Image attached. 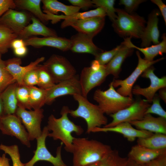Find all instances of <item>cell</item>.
<instances>
[{"label": "cell", "mask_w": 166, "mask_h": 166, "mask_svg": "<svg viewBox=\"0 0 166 166\" xmlns=\"http://www.w3.org/2000/svg\"><path fill=\"white\" fill-rule=\"evenodd\" d=\"M113 149L95 140L75 138L73 141V166H85L98 162Z\"/></svg>", "instance_id": "obj_1"}, {"label": "cell", "mask_w": 166, "mask_h": 166, "mask_svg": "<svg viewBox=\"0 0 166 166\" xmlns=\"http://www.w3.org/2000/svg\"><path fill=\"white\" fill-rule=\"evenodd\" d=\"M69 109L67 106H64L61 111V117L56 118L53 115L48 117L47 125L46 126L49 133L48 136L54 140H60L65 145V149L68 152L71 153L73 148V141L74 137L72 133L74 132L80 136L84 132L82 127L75 124L71 121L68 117Z\"/></svg>", "instance_id": "obj_2"}, {"label": "cell", "mask_w": 166, "mask_h": 166, "mask_svg": "<svg viewBox=\"0 0 166 166\" xmlns=\"http://www.w3.org/2000/svg\"><path fill=\"white\" fill-rule=\"evenodd\" d=\"M73 97L78 102V106L75 110L69 109V114L74 118L81 117L85 120L87 124V133H91L93 128L108 124L107 118L98 105L92 103L81 94Z\"/></svg>", "instance_id": "obj_3"}, {"label": "cell", "mask_w": 166, "mask_h": 166, "mask_svg": "<svg viewBox=\"0 0 166 166\" xmlns=\"http://www.w3.org/2000/svg\"><path fill=\"white\" fill-rule=\"evenodd\" d=\"M116 12L117 16L112 25L116 32L122 37L140 38L145 27L144 18L119 8H116Z\"/></svg>", "instance_id": "obj_4"}, {"label": "cell", "mask_w": 166, "mask_h": 166, "mask_svg": "<svg viewBox=\"0 0 166 166\" xmlns=\"http://www.w3.org/2000/svg\"><path fill=\"white\" fill-rule=\"evenodd\" d=\"M105 91L97 89L94 92L93 98L104 114L110 115L125 109L134 101L133 98L124 96L116 91L111 82Z\"/></svg>", "instance_id": "obj_5"}, {"label": "cell", "mask_w": 166, "mask_h": 166, "mask_svg": "<svg viewBox=\"0 0 166 166\" xmlns=\"http://www.w3.org/2000/svg\"><path fill=\"white\" fill-rule=\"evenodd\" d=\"M138 58V63L136 67L131 74L124 80L114 79L111 82L113 87L118 89L117 91L121 95L132 98V89L136 81L143 73L148 68L154 64L163 60L164 57H161L152 61H148L141 58L139 52H136Z\"/></svg>", "instance_id": "obj_6"}, {"label": "cell", "mask_w": 166, "mask_h": 166, "mask_svg": "<svg viewBox=\"0 0 166 166\" xmlns=\"http://www.w3.org/2000/svg\"><path fill=\"white\" fill-rule=\"evenodd\" d=\"M150 105L146 100L134 101L128 107L110 115L112 121L103 127H112L123 122L141 120Z\"/></svg>", "instance_id": "obj_7"}, {"label": "cell", "mask_w": 166, "mask_h": 166, "mask_svg": "<svg viewBox=\"0 0 166 166\" xmlns=\"http://www.w3.org/2000/svg\"><path fill=\"white\" fill-rule=\"evenodd\" d=\"M43 65L56 84L76 75V71L74 67L66 58L61 55L53 54Z\"/></svg>", "instance_id": "obj_8"}, {"label": "cell", "mask_w": 166, "mask_h": 166, "mask_svg": "<svg viewBox=\"0 0 166 166\" xmlns=\"http://www.w3.org/2000/svg\"><path fill=\"white\" fill-rule=\"evenodd\" d=\"M49 133L46 126L45 127L41 136L36 140L37 148L34 151V155L31 159L27 163L24 164V166H34V164L40 160L48 161L54 166H67L62 160L61 150L63 144L57 147L56 156H53L48 150L45 145V140Z\"/></svg>", "instance_id": "obj_9"}, {"label": "cell", "mask_w": 166, "mask_h": 166, "mask_svg": "<svg viewBox=\"0 0 166 166\" xmlns=\"http://www.w3.org/2000/svg\"><path fill=\"white\" fill-rule=\"evenodd\" d=\"M15 114L26 129L30 140L37 139L41 136L42 131L41 125L44 117L43 109L41 108L29 111L18 107Z\"/></svg>", "instance_id": "obj_10"}, {"label": "cell", "mask_w": 166, "mask_h": 166, "mask_svg": "<svg viewBox=\"0 0 166 166\" xmlns=\"http://www.w3.org/2000/svg\"><path fill=\"white\" fill-rule=\"evenodd\" d=\"M105 22V17H96L77 20L65 19L61 23V27L71 26L78 32L92 38L103 29Z\"/></svg>", "instance_id": "obj_11"}, {"label": "cell", "mask_w": 166, "mask_h": 166, "mask_svg": "<svg viewBox=\"0 0 166 166\" xmlns=\"http://www.w3.org/2000/svg\"><path fill=\"white\" fill-rule=\"evenodd\" d=\"M1 130L4 134L14 136L28 147H30L27 132L20 119L15 114L6 115L1 117Z\"/></svg>", "instance_id": "obj_12"}, {"label": "cell", "mask_w": 166, "mask_h": 166, "mask_svg": "<svg viewBox=\"0 0 166 166\" xmlns=\"http://www.w3.org/2000/svg\"><path fill=\"white\" fill-rule=\"evenodd\" d=\"M82 95L79 78L76 75L56 84L47 90L45 104L50 105L57 98L65 95Z\"/></svg>", "instance_id": "obj_13"}, {"label": "cell", "mask_w": 166, "mask_h": 166, "mask_svg": "<svg viewBox=\"0 0 166 166\" xmlns=\"http://www.w3.org/2000/svg\"><path fill=\"white\" fill-rule=\"evenodd\" d=\"M155 69L151 66L147 69L141 74L144 78L149 79L150 85L147 88H142L136 85L132 88V93L136 95H142L145 97L149 103L152 102L156 92L160 89L166 87V77L160 78L154 73Z\"/></svg>", "instance_id": "obj_14"}, {"label": "cell", "mask_w": 166, "mask_h": 166, "mask_svg": "<svg viewBox=\"0 0 166 166\" xmlns=\"http://www.w3.org/2000/svg\"><path fill=\"white\" fill-rule=\"evenodd\" d=\"M108 75L105 65H101L97 70H94L90 67L84 68L79 78L82 95L87 98L89 92L102 83Z\"/></svg>", "instance_id": "obj_15"}, {"label": "cell", "mask_w": 166, "mask_h": 166, "mask_svg": "<svg viewBox=\"0 0 166 166\" xmlns=\"http://www.w3.org/2000/svg\"><path fill=\"white\" fill-rule=\"evenodd\" d=\"M31 16L25 11L10 9L0 18V25L10 29L18 35L28 26Z\"/></svg>", "instance_id": "obj_16"}, {"label": "cell", "mask_w": 166, "mask_h": 166, "mask_svg": "<svg viewBox=\"0 0 166 166\" xmlns=\"http://www.w3.org/2000/svg\"><path fill=\"white\" fill-rule=\"evenodd\" d=\"M113 132L119 133L129 141L132 142L136 138L148 137L153 133L146 130H139L134 128L128 122L119 124L112 127H96L92 129L91 132Z\"/></svg>", "instance_id": "obj_17"}, {"label": "cell", "mask_w": 166, "mask_h": 166, "mask_svg": "<svg viewBox=\"0 0 166 166\" xmlns=\"http://www.w3.org/2000/svg\"><path fill=\"white\" fill-rule=\"evenodd\" d=\"M45 57L38 58L29 65L22 66V60L19 57H13L4 61L6 69L12 76L19 85L23 84V79L25 75L29 71L37 69L39 64L45 60Z\"/></svg>", "instance_id": "obj_18"}, {"label": "cell", "mask_w": 166, "mask_h": 166, "mask_svg": "<svg viewBox=\"0 0 166 166\" xmlns=\"http://www.w3.org/2000/svg\"><path fill=\"white\" fill-rule=\"evenodd\" d=\"M14 1L16 7L29 11L44 24L49 21L54 24L61 20L59 15L43 13L40 6L41 0H15Z\"/></svg>", "instance_id": "obj_19"}, {"label": "cell", "mask_w": 166, "mask_h": 166, "mask_svg": "<svg viewBox=\"0 0 166 166\" xmlns=\"http://www.w3.org/2000/svg\"><path fill=\"white\" fill-rule=\"evenodd\" d=\"M93 39L88 35L78 32L70 39L69 50L75 53L90 54L95 57L104 50L94 44Z\"/></svg>", "instance_id": "obj_20"}, {"label": "cell", "mask_w": 166, "mask_h": 166, "mask_svg": "<svg viewBox=\"0 0 166 166\" xmlns=\"http://www.w3.org/2000/svg\"><path fill=\"white\" fill-rule=\"evenodd\" d=\"M25 45L36 48L48 46L63 51L69 50L70 39L57 36L40 38L33 37L24 40Z\"/></svg>", "instance_id": "obj_21"}, {"label": "cell", "mask_w": 166, "mask_h": 166, "mask_svg": "<svg viewBox=\"0 0 166 166\" xmlns=\"http://www.w3.org/2000/svg\"><path fill=\"white\" fill-rule=\"evenodd\" d=\"M160 13L159 10L156 9L149 14L147 26L140 38L142 41L141 48L148 47L152 42L154 45L160 42L159 40L160 32L158 25V17Z\"/></svg>", "instance_id": "obj_22"}, {"label": "cell", "mask_w": 166, "mask_h": 166, "mask_svg": "<svg viewBox=\"0 0 166 166\" xmlns=\"http://www.w3.org/2000/svg\"><path fill=\"white\" fill-rule=\"evenodd\" d=\"M165 153L166 148L153 149L137 144L132 147L127 157L138 164H145Z\"/></svg>", "instance_id": "obj_23"}, {"label": "cell", "mask_w": 166, "mask_h": 166, "mask_svg": "<svg viewBox=\"0 0 166 166\" xmlns=\"http://www.w3.org/2000/svg\"><path fill=\"white\" fill-rule=\"evenodd\" d=\"M129 122L139 130L166 134V119L161 117H156L147 114L141 120Z\"/></svg>", "instance_id": "obj_24"}, {"label": "cell", "mask_w": 166, "mask_h": 166, "mask_svg": "<svg viewBox=\"0 0 166 166\" xmlns=\"http://www.w3.org/2000/svg\"><path fill=\"white\" fill-rule=\"evenodd\" d=\"M32 23L26 26L18 35V38L24 40L34 36L44 37L57 36L56 31L49 28L34 16H31Z\"/></svg>", "instance_id": "obj_25"}, {"label": "cell", "mask_w": 166, "mask_h": 166, "mask_svg": "<svg viewBox=\"0 0 166 166\" xmlns=\"http://www.w3.org/2000/svg\"><path fill=\"white\" fill-rule=\"evenodd\" d=\"M162 40L158 44L145 48H140L134 45L131 42L130 38H124L123 42L127 46L136 49L144 55V59L148 61H152L155 57L158 55H163L166 53V36L164 33L162 36Z\"/></svg>", "instance_id": "obj_26"}, {"label": "cell", "mask_w": 166, "mask_h": 166, "mask_svg": "<svg viewBox=\"0 0 166 166\" xmlns=\"http://www.w3.org/2000/svg\"><path fill=\"white\" fill-rule=\"evenodd\" d=\"M117 53L112 59L105 65L108 75L112 74L115 78L118 77L121 70V66L125 59L133 53V48L129 47L123 42Z\"/></svg>", "instance_id": "obj_27"}, {"label": "cell", "mask_w": 166, "mask_h": 166, "mask_svg": "<svg viewBox=\"0 0 166 166\" xmlns=\"http://www.w3.org/2000/svg\"><path fill=\"white\" fill-rule=\"evenodd\" d=\"M43 11L54 15L62 12L66 16H69L79 12L80 8L73 6L67 5L57 0H42Z\"/></svg>", "instance_id": "obj_28"}, {"label": "cell", "mask_w": 166, "mask_h": 166, "mask_svg": "<svg viewBox=\"0 0 166 166\" xmlns=\"http://www.w3.org/2000/svg\"><path fill=\"white\" fill-rule=\"evenodd\" d=\"M18 85L15 82L7 87L0 94L4 108V115L15 114L18 107L16 90Z\"/></svg>", "instance_id": "obj_29"}, {"label": "cell", "mask_w": 166, "mask_h": 166, "mask_svg": "<svg viewBox=\"0 0 166 166\" xmlns=\"http://www.w3.org/2000/svg\"><path fill=\"white\" fill-rule=\"evenodd\" d=\"M137 144L150 149H161L166 148V134L155 133L146 138H138Z\"/></svg>", "instance_id": "obj_30"}, {"label": "cell", "mask_w": 166, "mask_h": 166, "mask_svg": "<svg viewBox=\"0 0 166 166\" xmlns=\"http://www.w3.org/2000/svg\"><path fill=\"white\" fill-rule=\"evenodd\" d=\"M29 87L30 104L31 109H41L45 104L47 90L35 86Z\"/></svg>", "instance_id": "obj_31"}, {"label": "cell", "mask_w": 166, "mask_h": 166, "mask_svg": "<svg viewBox=\"0 0 166 166\" xmlns=\"http://www.w3.org/2000/svg\"><path fill=\"white\" fill-rule=\"evenodd\" d=\"M18 36L7 27L0 25V53H7L12 41Z\"/></svg>", "instance_id": "obj_32"}, {"label": "cell", "mask_w": 166, "mask_h": 166, "mask_svg": "<svg viewBox=\"0 0 166 166\" xmlns=\"http://www.w3.org/2000/svg\"><path fill=\"white\" fill-rule=\"evenodd\" d=\"M128 160L121 156L118 150H112L99 162L98 166H126Z\"/></svg>", "instance_id": "obj_33"}, {"label": "cell", "mask_w": 166, "mask_h": 166, "mask_svg": "<svg viewBox=\"0 0 166 166\" xmlns=\"http://www.w3.org/2000/svg\"><path fill=\"white\" fill-rule=\"evenodd\" d=\"M37 70L38 77V85L39 88L47 90L56 84L52 76L43 64L39 65Z\"/></svg>", "instance_id": "obj_34"}, {"label": "cell", "mask_w": 166, "mask_h": 166, "mask_svg": "<svg viewBox=\"0 0 166 166\" xmlns=\"http://www.w3.org/2000/svg\"><path fill=\"white\" fill-rule=\"evenodd\" d=\"M18 107L31 110L30 104L29 87L24 85H19L16 90Z\"/></svg>", "instance_id": "obj_35"}, {"label": "cell", "mask_w": 166, "mask_h": 166, "mask_svg": "<svg viewBox=\"0 0 166 166\" xmlns=\"http://www.w3.org/2000/svg\"><path fill=\"white\" fill-rule=\"evenodd\" d=\"M106 16V14L104 9L102 8L98 7L95 9L89 11L83 12H79L69 16L61 15V20H77L93 17H105Z\"/></svg>", "instance_id": "obj_36"}, {"label": "cell", "mask_w": 166, "mask_h": 166, "mask_svg": "<svg viewBox=\"0 0 166 166\" xmlns=\"http://www.w3.org/2000/svg\"><path fill=\"white\" fill-rule=\"evenodd\" d=\"M16 82L14 77L6 69L4 61L0 53V94L9 86Z\"/></svg>", "instance_id": "obj_37"}, {"label": "cell", "mask_w": 166, "mask_h": 166, "mask_svg": "<svg viewBox=\"0 0 166 166\" xmlns=\"http://www.w3.org/2000/svg\"><path fill=\"white\" fill-rule=\"evenodd\" d=\"M93 4L96 6L101 7L105 10L107 15L113 22L117 18L116 8L114 7L115 0H92Z\"/></svg>", "instance_id": "obj_38"}, {"label": "cell", "mask_w": 166, "mask_h": 166, "mask_svg": "<svg viewBox=\"0 0 166 166\" xmlns=\"http://www.w3.org/2000/svg\"><path fill=\"white\" fill-rule=\"evenodd\" d=\"M0 149L10 156L13 166H24V164L20 160L18 147L17 145L6 146L1 144L0 145Z\"/></svg>", "instance_id": "obj_39"}, {"label": "cell", "mask_w": 166, "mask_h": 166, "mask_svg": "<svg viewBox=\"0 0 166 166\" xmlns=\"http://www.w3.org/2000/svg\"><path fill=\"white\" fill-rule=\"evenodd\" d=\"M152 102V104L148 108L145 113L147 114H154L166 119V112L161 107L160 102V98L158 95L155 94Z\"/></svg>", "instance_id": "obj_40"}, {"label": "cell", "mask_w": 166, "mask_h": 166, "mask_svg": "<svg viewBox=\"0 0 166 166\" xmlns=\"http://www.w3.org/2000/svg\"><path fill=\"white\" fill-rule=\"evenodd\" d=\"M121 46V45L117 46L113 49L108 51H103L95 56L101 65H106L112 59L117 53Z\"/></svg>", "instance_id": "obj_41"}, {"label": "cell", "mask_w": 166, "mask_h": 166, "mask_svg": "<svg viewBox=\"0 0 166 166\" xmlns=\"http://www.w3.org/2000/svg\"><path fill=\"white\" fill-rule=\"evenodd\" d=\"M37 69L29 71L25 75L23 81L24 85L28 87L38 85V77Z\"/></svg>", "instance_id": "obj_42"}, {"label": "cell", "mask_w": 166, "mask_h": 166, "mask_svg": "<svg viewBox=\"0 0 166 166\" xmlns=\"http://www.w3.org/2000/svg\"><path fill=\"white\" fill-rule=\"evenodd\" d=\"M145 1L144 0H120L119 4L124 5L125 11L129 14H132L140 4Z\"/></svg>", "instance_id": "obj_43"}, {"label": "cell", "mask_w": 166, "mask_h": 166, "mask_svg": "<svg viewBox=\"0 0 166 166\" xmlns=\"http://www.w3.org/2000/svg\"><path fill=\"white\" fill-rule=\"evenodd\" d=\"M16 8L13 0H0V18L8 10Z\"/></svg>", "instance_id": "obj_44"}, {"label": "cell", "mask_w": 166, "mask_h": 166, "mask_svg": "<svg viewBox=\"0 0 166 166\" xmlns=\"http://www.w3.org/2000/svg\"><path fill=\"white\" fill-rule=\"evenodd\" d=\"M68 2L73 6L78 7L84 10L95 6L90 0H68Z\"/></svg>", "instance_id": "obj_45"}, {"label": "cell", "mask_w": 166, "mask_h": 166, "mask_svg": "<svg viewBox=\"0 0 166 166\" xmlns=\"http://www.w3.org/2000/svg\"><path fill=\"white\" fill-rule=\"evenodd\" d=\"M148 166H166V153L162 154L148 164Z\"/></svg>", "instance_id": "obj_46"}, {"label": "cell", "mask_w": 166, "mask_h": 166, "mask_svg": "<svg viewBox=\"0 0 166 166\" xmlns=\"http://www.w3.org/2000/svg\"><path fill=\"white\" fill-rule=\"evenodd\" d=\"M151 1L156 5L159 9L160 13L166 24V6L161 0H151Z\"/></svg>", "instance_id": "obj_47"}, {"label": "cell", "mask_w": 166, "mask_h": 166, "mask_svg": "<svg viewBox=\"0 0 166 166\" xmlns=\"http://www.w3.org/2000/svg\"><path fill=\"white\" fill-rule=\"evenodd\" d=\"M26 46L24 40L22 39L17 38L14 40L11 44V48L13 49Z\"/></svg>", "instance_id": "obj_48"}, {"label": "cell", "mask_w": 166, "mask_h": 166, "mask_svg": "<svg viewBox=\"0 0 166 166\" xmlns=\"http://www.w3.org/2000/svg\"><path fill=\"white\" fill-rule=\"evenodd\" d=\"M13 50L15 54L19 57L25 56L27 52V49L26 46H24Z\"/></svg>", "instance_id": "obj_49"}, {"label": "cell", "mask_w": 166, "mask_h": 166, "mask_svg": "<svg viewBox=\"0 0 166 166\" xmlns=\"http://www.w3.org/2000/svg\"><path fill=\"white\" fill-rule=\"evenodd\" d=\"M5 153L0 156V166H10L9 164L10 159L6 157Z\"/></svg>", "instance_id": "obj_50"}, {"label": "cell", "mask_w": 166, "mask_h": 166, "mask_svg": "<svg viewBox=\"0 0 166 166\" xmlns=\"http://www.w3.org/2000/svg\"><path fill=\"white\" fill-rule=\"evenodd\" d=\"M158 96L164 102L166 103V87L160 89L159 90Z\"/></svg>", "instance_id": "obj_51"}, {"label": "cell", "mask_w": 166, "mask_h": 166, "mask_svg": "<svg viewBox=\"0 0 166 166\" xmlns=\"http://www.w3.org/2000/svg\"><path fill=\"white\" fill-rule=\"evenodd\" d=\"M101 65L97 60L95 59L92 61L90 67L94 70H97L100 68Z\"/></svg>", "instance_id": "obj_52"}, {"label": "cell", "mask_w": 166, "mask_h": 166, "mask_svg": "<svg viewBox=\"0 0 166 166\" xmlns=\"http://www.w3.org/2000/svg\"><path fill=\"white\" fill-rule=\"evenodd\" d=\"M126 166H148V164H138L133 160L128 158Z\"/></svg>", "instance_id": "obj_53"}, {"label": "cell", "mask_w": 166, "mask_h": 166, "mask_svg": "<svg viewBox=\"0 0 166 166\" xmlns=\"http://www.w3.org/2000/svg\"><path fill=\"white\" fill-rule=\"evenodd\" d=\"M4 115V108L0 94V117Z\"/></svg>", "instance_id": "obj_54"}, {"label": "cell", "mask_w": 166, "mask_h": 166, "mask_svg": "<svg viewBox=\"0 0 166 166\" xmlns=\"http://www.w3.org/2000/svg\"><path fill=\"white\" fill-rule=\"evenodd\" d=\"M99 162L94 163L85 166H98Z\"/></svg>", "instance_id": "obj_55"}, {"label": "cell", "mask_w": 166, "mask_h": 166, "mask_svg": "<svg viewBox=\"0 0 166 166\" xmlns=\"http://www.w3.org/2000/svg\"><path fill=\"white\" fill-rule=\"evenodd\" d=\"M1 125H2L1 121V117H0V130L1 127Z\"/></svg>", "instance_id": "obj_56"}, {"label": "cell", "mask_w": 166, "mask_h": 166, "mask_svg": "<svg viewBox=\"0 0 166 166\" xmlns=\"http://www.w3.org/2000/svg\"></svg>", "instance_id": "obj_57"}]
</instances>
